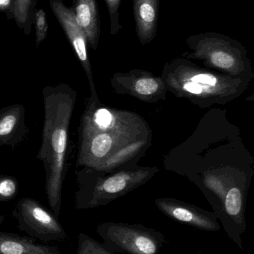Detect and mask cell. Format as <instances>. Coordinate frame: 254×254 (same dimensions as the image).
<instances>
[{
  "instance_id": "7c38bea8",
  "label": "cell",
  "mask_w": 254,
  "mask_h": 254,
  "mask_svg": "<svg viewBox=\"0 0 254 254\" xmlns=\"http://www.w3.org/2000/svg\"><path fill=\"white\" fill-rule=\"evenodd\" d=\"M112 139L109 134H97L92 137L90 143V152L95 158H102L105 156L111 149Z\"/></svg>"
},
{
  "instance_id": "9a60e30c",
  "label": "cell",
  "mask_w": 254,
  "mask_h": 254,
  "mask_svg": "<svg viewBox=\"0 0 254 254\" xmlns=\"http://www.w3.org/2000/svg\"><path fill=\"white\" fill-rule=\"evenodd\" d=\"M243 207L242 192L238 188L230 190L225 199V210L231 216H237L241 213Z\"/></svg>"
},
{
  "instance_id": "6da1fadb",
  "label": "cell",
  "mask_w": 254,
  "mask_h": 254,
  "mask_svg": "<svg viewBox=\"0 0 254 254\" xmlns=\"http://www.w3.org/2000/svg\"><path fill=\"white\" fill-rule=\"evenodd\" d=\"M43 95L44 125L37 158L43 162L46 171V192L49 207L58 218L65 178L69 128L76 93L68 85L61 83L46 86Z\"/></svg>"
},
{
  "instance_id": "4fadbf2b",
  "label": "cell",
  "mask_w": 254,
  "mask_h": 254,
  "mask_svg": "<svg viewBox=\"0 0 254 254\" xmlns=\"http://www.w3.org/2000/svg\"><path fill=\"white\" fill-rule=\"evenodd\" d=\"M18 192V182L10 176H0V202L10 201Z\"/></svg>"
},
{
  "instance_id": "7a4b0ae2",
  "label": "cell",
  "mask_w": 254,
  "mask_h": 254,
  "mask_svg": "<svg viewBox=\"0 0 254 254\" xmlns=\"http://www.w3.org/2000/svg\"><path fill=\"white\" fill-rule=\"evenodd\" d=\"M12 216L17 222L18 229L36 240L51 243L68 238L58 218L37 200L21 198L12 212Z\"/></svg>"
},
{
  "instance_id": "5bb4252c",
  "label": "cell",
  "mask_w": 254,
  "mask_h": 254,
  "mask_svg": "<svg viewBox=\"0 0 254 254\" xmlns=\"http://www.w3.org/2000/svg\"><path fill=\"white\" fill-rule=\"evenodd\" d=\"M33 23L35 25L36 46L38 47L40 43L46 39L49 29L46 12L43 9L34 10Z\"/></svg>"
},
{
  "instance_id": "5b68a950",
  "label": "cell",
  "mask_w": 254,
  "mask_h": 254,
  "mask_svg": "<svg viewBox=\"0 0 254 254\" xmlns=\"http://www.w3.org/2000/svg\"><path fill=\"white\" fill-rule=\"evenodd\" d=\"M161 0H133L136 31L143 44L155 38Z\"/></svg>"
},
{
  "instance_id": "e0dca14e",
  "label": "cell",
  "mask_w": 254,
  "mask_h": 254,
  "mask_svg": "<svg viewBox=\"0 0 254 254\" xmlns=\"http://www.w3.org/2000/svg\"><path fill=\"white\" fill-rule=\"evenodd\" d=\"M126 186V182L121 176L109 178L103 184L102 188L107 193L113 194L123 190Z\"/></svg>"
},
{
  "instance_id": "d6986e66",
  "label": "cell",
  "mask_w": 254,
  "mask_h": 254,
  "mask_svg": "<svg viewBox=\"0 0 254 254\" xmlns=\"http://www.w3.org/2000/svg\"><path fill=\"white\" fill-rule=\"evenodd\" d=\"M111 122V114L105 109H101L95 113V122L100 128H106Z\"/></svg>"
},
{
  "instance_id": "52a82bcc",
  "label": "cell",
  "mask_w": 254,
  "mask_h": 254,
  "mask_svg": "<svg viewBox=\"0 0 254 254\" xmlns=\"http://www.w3.org/2000/svg\"><path fill=\"white\" fill-rule=\"evenodd\" d=\"M0 254H63L55 246L38 244L31 237L0 230Z\"/></svg>"
},
{
  "instance_id": "3957f363",
  "label": "cell",
  "mask_w": 254,
  "mask_h": 254,
  "mask_svg": "<svg viewBox=\"0 0 254 254\" xmlns=\"http://www.w3.org/2000/svg\"><path fill=\"white\" fill-rule=\"evenodd\" d=\"M98 234L106 247L131 254H158L159 234L143 227L106 223L98 227ZM110 249V250H111Z\"/></svg>"
},
{
  "instance_id": "8992f818",
  "label": "cell",
  "mask_w": 254,
  "mask_h": 254,
  "mask_svg": "<svg viewBox=\"0 0 254 254\" xmlns=\"http://www.w3.org/2000/svg\"><path fill=\"white\" fill-rule=\"evenodd\" d=\"M72 9L76 22L86 35L88 44L96 49L101 32L96 0H73Z\"/></svg>"
},
{
  "instance_id": "8fae6325",
  "label": "cell",
  "mask_w": 254,
  "mask_h": 254,
  "mask_svg": "<svg viewBox=\"0 0 254 254\" xmlns=\"http://www.w3.org/2000/svg\"><path fill=\"white\" fill-rule=\"evenodd\" d=\"M76 254H113L107 248L99 244L85 234H79Z\"/></svg>"
},
{
  "instance_id": "ac0fdd59",
  "label": "cell",
  "mask_w": 254,
  "mask_h": 254,
  "mask_svg": "<svg viewBox=\"0 0 254 254\" xmlns=\"http://www.w3.org/2000/svg\"><path fill=\"white\" fill-rule=\"evenodd\" d=\"M158 83L153 79H140L136 83L135 89L140 95H152L158 90Z\"/></svg>"
},
{
  "instance_id": "2e32d148",
  "label": "cell",
  "mask_w": 254,
  "mask_h": 254,
  "mask_svg": "<svg viewBox=\"0 0 254 254\" xmlns=\"http://www.w3.org/2000/svg\"><path fill=\"white\" fill-rule=\"evenodd\" d=\"M105 2L110 16V34L116 35L122 28L119 23V7L122 0H105Z\"/></svg>"
},
{
  "instance_id": "ba28073f",
  "label": "cell",
  "mask_w": 254,
  "mask_h": 254,
  "mask_svg": "<svg viewBox=\"0 0 254 254\" xmlns=\"http://www.w3.org/2000/svg\"><path fill=\"white\" fill-rule=\"evenodd\" d=\"M25 109L13 104L0 110V146L11 145L23 134Z\"/></svg>"
},
{
  "instance_id": "277c9868",
  "label": "cell",
  "mask_w": 254,
  "mask_h": 254,
  "mask_svg": "<svg viewBox=\"0 0 254 254\" xmlns=\"http://www.w3.org/2000/svg\"><path fill=\"white\" fill-rule=\"evenodd\" d=\"M49 5L73 46L78 59L89 75L90 65L88 59L87 39L83 30L76 22L73 9L67 7L63 0H50Z\"/></svg>"
},
{
  "instance_id": "30bf717a",
  "label": "cell",
  "mask_w": 254,
  "mask_h": 254,
  "mask_svg": "<svg viewBox=\"0 0 254 254\" xmlns=\"http://www.w3.org/2000/svg\"><path fill=\"white\" fill-rule=\"evenodd\" d=\"M170 215L176 220L189 224L192 226L209 231L219 229L217 222L207 219L205 216L198 215L185 207H177L170 210Z\"/></svg>"
},
{
  "instance_id": "44dd1931",
  "label": "cell",
  "mask_w": 254,
  "mask_h": 254,
  "mask_svg": "<svg viewBox=\"0 0 254 254\" xmlns=\"http://www.w3.org/2000/svg\"><path fill=\"white\" fill-rule=\"evenodd\" d=\"M183 89L187 92H190V93L195 94V95H198L201 94L203 91L202 86L198 83H194V82H187L183 85Z\"/></svg>"
},
{
  "instance_id": "ffe728a7",
  "label": "cell",
  "mask_w": 254,
  "mask_h": 254,
  "mask_svg": "<svg viewBox=\"0 0 254 254\" xmlns=\"http://www.w3.org/2000/svg\"><path fill=\"white\" fill-rule=\"evenodd\" d=\"M192 81L198 84L209 85V86H215L217 83V80L214 76L207 74H197L192 77Z\"/></svg>"
},
{
  "instance_id": "7402d4cb",
  "label": "cell",
  "mask_w": 254,
  "mask_h": 254,
  "mask_svg": "<svg viewBox=\"0 0 254 254\" xmlns=\"http://www.w3.org/2000/svg\"><path fill=\"white\" fill-rule=\"evenodd\" d=\"M11 0H0V11H10Z\"/></svg>"
},
{
  "instance_id": "9c48e42d",
  "label": "cell",
  "mask_w": 254,
  "mask_h": 254,
  "mask_svg": "<svg viewBox=\"0 0 254 254\" xmlns=\"http://www.w3.org/2000/svg\"><path fill=\"white\" fill-rule=\"evenodd\" d=\"M37 0H11L10 13L16 25L28 36L34 22V13Z\"/></svg>"
}]
</instances>
